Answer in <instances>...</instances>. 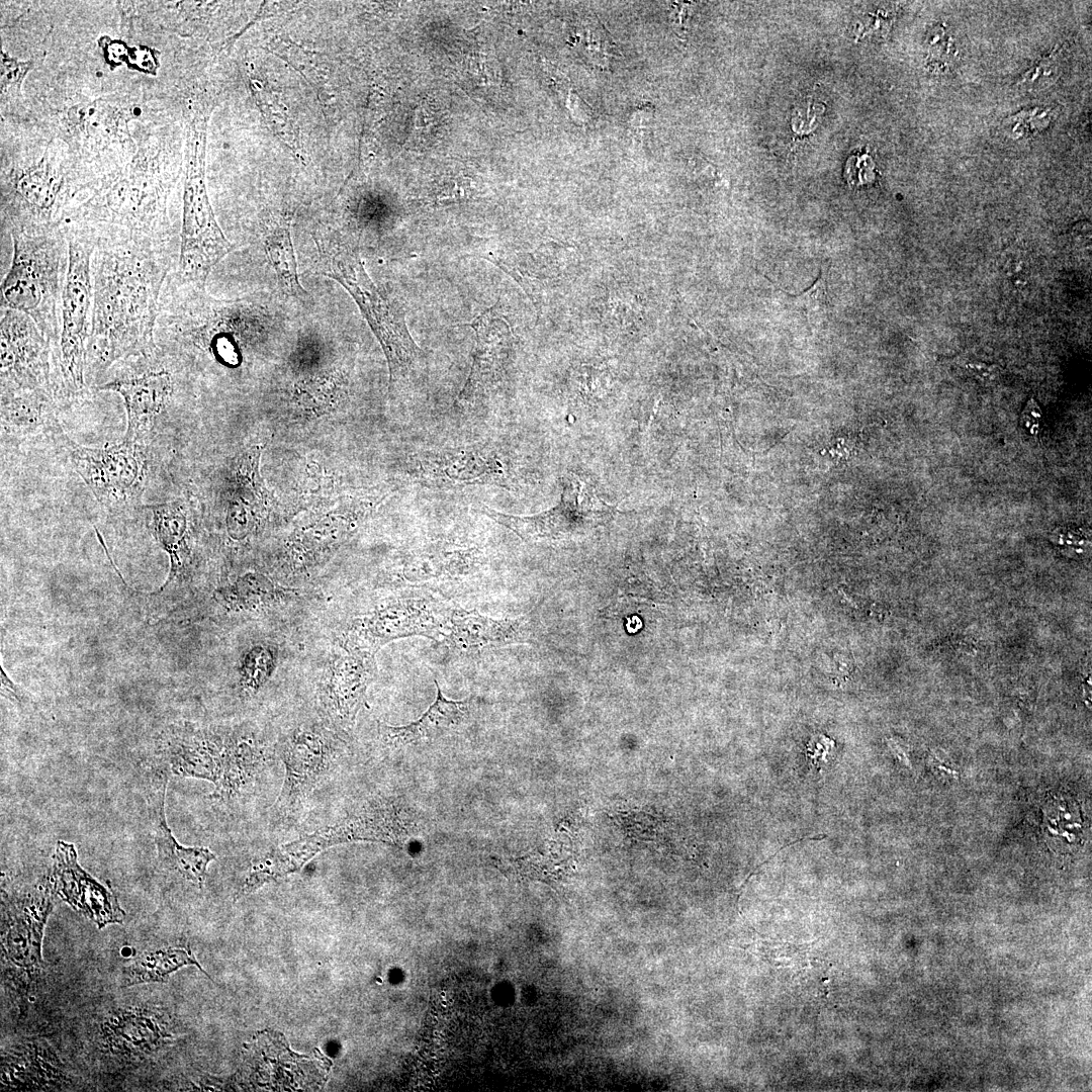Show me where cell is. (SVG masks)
I'll list each match as a JSON object with an SVG mask.
<instances>
[{
    "mask_svg": "<svg viewBox=\"0 0 1092 1092\" xmlns=\"http://www.w3.org/2000/svg\"><path fill=\"white\" fill-rule=\"evenodd\" d=\"M174 252L131 243L96 246L86 368L91 390L114 364L155 346L161 294Z\"/></svg>",
    "mask_w": 1092,
    "mask_h": 1092,
    "instance_id": "1",
    "label": "cell"
},
{
    "mask_svg": "<svg viewBox=\"0 0 1092 1092\" xmlns=\"http://www.w3.org/2000/svg\"><path fill=\"white\" fill-rule=\"evenodd\" d=\"M163 766L173 775L211 782L209 798L231 801L253 787L269 752L249 727L173 726L161 738Z\"/></svg>",
    "mask_w": 1092,
    "mask_h": 1092,
    "instance_id": "2",
    "label": "cell"
},
{
    "mask_svg": "<svg viewBox=\"0 0 1092 1092\" xmlns=\"http://www.w3.org/2000/svg\"><path fill=\"white\" fill-rule=\"evenodd\" d=\"M11 265L1 282L0 308L28 315L58 347L61 305L69 263L64 228L16 230Z\"/></svg>",
    "mask_w": 1092,
    "mask_h": 1092,
    "instance_id": "3",
    "label": "cell"
},
{
    "mask_svg": "<svg viewBox=\"0 0 1092 1092\" xmlns=\"http://www.w3.org/2000/svg\"><path fill=\"white\" fill-rule=\"evenodd\" d=\"M317 246L318 272L340 283L356 301L384 352L389 390L395 389L415 369L421 355L403 309L375 285L355 247L331 241Z\"/></svg>",
    "mask_w": 1092,
    "mask_h": 1092,
    "instance_id": "4",
    "label": "cell"
},
{
    "mask_svg": "<svg viewBox=\"0 0 1092 1092\" xmlns=\"http://www.w3.org/2000/svg\"><path fill=\"white\" fill-rule=\"evenodd\" d=\"M69 244V263L61 305V332L53 352L54 392L59 404L85 399L90 391L86 380L87 348L93 309L91 261L95 244L83 235L64 228Z\"/></svg>",
    "mask_w": 1092,
    "mask_h": 1092,
    "instance_id": "5",
    "label": "cell"
},
{
    "mask_svg": "<svg viewBox=\"0 0 1092 1092\" xmlns=\"http://www.w3.org/2000/svg\"><path fill=\"white\" fill-rule=\"evenodd\" d=\"M56 442L97 502L112 513L140 505L150 475V452L142 441L122 440L103 448L76 444L62 431Z\"/></svg>",
    "mask_w": 1092,
    "mask_h": 1092,
    "instance_id": "6",
    "label": "cell"
},
{
    "mask_svg": "<svg viewBox=\"0 0 1092 1092\" xmlns=\"http://www.w3.org/2000/svg\"><path fill=\"white\" fill-rule=\"evenodd\" d=\"M176 350L156 338L150 350L114 364L111 378L95 391H113L123 399L127 415L124 440L143 441L154 421L168 407L176 392Z\"/></svg>",
    "mask_w": 1092,
    "mask_h": 1092,
    "instance_id": "7",
    "label": "cell"
},
{
    "mask_svg": "<svg viewBox=\"0 0 1092 1092\" xmlns=\"http://www.w3.org/2000/svg\"><path fill=\"white\" fill-rule=\"evenodd\" d=\"M406 467L412 480L433 489L477 485L510 488L512 483L508 457L502 446L491 441L422 449L408 457Z\"/></svg>",
    "mask_w": 1092,
    "mask_h": 1092,
    "instance_id": "8",
    "label": "cell"
},
{
    "mask_svg": "<svg viewBox=\"0 0 1092 1092\" xmlns=\"http://www.w3.org/2000/svg\"><path fill=\"white\" fill-rule=\"evenodd\" d=\"M340 740L330 729L302 724L284 734L274 751L284 764L282 789L274 806L280 822L295 821L339 753Z\"/></svg>",
    "mask_w": 1092,
    "mask_h": 1092,
    "instance_id": "9",
    "label": "cell"
},
{
    "mask_svg": "<svg viewBox=\"0 0 1092 1092\" xmlns=\"http://www.w3.org/2000/svg\"><path fill=\"white\" fill-rule=\"evenodd\" d=\"M475 510L531 542L558 541L585 533L611 521L617 512L573 476L565 479L559 503L547 511L518 516L483 504Z\"/></svg>",
    "mask_w": 1092,
    "mask_h": 1092,
    "instance_id": "10",
    "label": "cell"
},
{
    "mask_svg": "<svg viewBox=\"0 0 1092 1092\" xmlns=\"http://www.w3.org/2000/svg\"><path fill=\"white\" fill-rule=\"evenodd\" d=\"M183 223L178 268L182 283L204 288L214 266L234 249L219 229L204 183L200 159L190 163L184 187Z\"/></svg>",
    "mask_w": 1092,
    "mask_h": 1092,
    "instance_id": "11",
    "label": "cell"
},
{
    "mask_svg": "<svg viewBox=\"0 0 1092 1092\" xmlns=\"http://www.w3.org/2000/svg\"><path fill=\"white\" fill-rule=\"evenodd\" d=\"M450 614L429 598L407 596L389 599L353 619L342 641L376 654L382 646L396 639L412 636L443 639Z\"/></svg>",
    "mask_w": 1092,
    "mask_h": 1092,
    "instance_id": "12",
    "label": "cell"
},
{
    "mask_svg": "<svg viewBox=\"0 0 1092 1092\" xmlns=\"http://www.w3.org/2000/svg\"><path fill=\"white\" fill-rule=\"evenodd\" d=\"M0 311L1 392L42 390L55 396L52 343L25 313Z\"/></svg>",
    "mask_w": 1092,
    "mask_h": 1092,
    "instance_id": "13",
    "label": "cell"
},
{
    "mask_svg": "<svg viewBox=\"0 0 1092 1092\" xmlns=\"http://www.w3.org/2000/svg\"><path fill=\"white\" fill-rule=\"evenodd\" d=\"M56 896L51 880L11 894H2V962L28 978L37 975L42 968L43 930Z\"/></svg>",
    "mask_w": 1092,
    "mask_h": 1092,
    "instance_id": "14",
    "label": "cell"
},
{
    "mask_svg": "<svg viewBox=\"0 0 1092 1092\" xmlns=\"http://www.w3.org/2000/svg\"><path fill=\"white\" fill-rule=\"evenodd\" d=\"M375 673L374 653L339 643L317 688L321 708L333 727L343 731L353 727Z\"/></svg>",
    "mask_w": 1092,
    "mask_h": 1092,
    "instance_id": "15",
    "label": "cell"
},
{
    "mask_svg": "<svg viewBox=\"0 0 1092 1092\" xmlns=\"http://www.w3.org/2000/svg\"><path fill=\"white\" fill-rule=\"evenodd\" d=\"M52 884L57 896L101 929L121 924L125 912L110 886H104L81 868L73 843L59 840L54 853Z\"/></svg>",
    "mask_w": 1092,
    "mask_h": 1092,
    "instance_id": "16",
    "label": "cell"
},
{
    "mask_svg": "<svg viewBox=\"0 0 1092 1092\" xmlns=\"http://www.w3.org/2000/svg\"><path fill=\"white\" fill-rule=\"evenodd\" d=\"M467 325L475 332L476 344L469 374L456 400L465 407L484 399L500 382L513 338L506 318L495 306Z\"/></svg>",
    "mask_w": 1092,
    "mask_h": 1092,
    "instance_id": "17",
    "label": "cell"
},
{
    "mask_svg": "<svg viewBox=\"0 0 1092 1092\" xmlns=\"http://www.w3.org/2000/svg\"><path fill=\"white\" fill-rule=\"evenodd\" d=\"M167 784L168 770H165L163 765L150 771L146 796L158 861L164 869L177 872L184 879L202 888L207 867L215 855L207 847H188L176 840L165 815Z\"/></svg>",
    "mask_w": 1092,
    "mask_h": 1092,
    "instance_id": "18",
    "label": "cell"
},
{
    "mask_svg": "<svg viewBox=\"0 0 1092 1092\" xmlns=\"http://www.w3.org/2000/svg\"><path fill=\"white\" fill-rule=\"evenodd\" d=\"M443 640L463 653L529 643L534 640L533 620L529 616L494 619L458 608L451 611Z\"/></svg>",
    "mask_w": 1092,
    "mask_h": 1092,
    "instance_id": "19",
    "label": "cell"
},
{
    "mask_svg": "<svg viewBox=\"0 0 1092 1092\" xmlns=\"http://www.w3.org/2000/svg\"><path fill=\"white\" fill-rule=\"evenodd\" d=\"M108 1052L127 1058L146 1057L165 1046L172 1035L159 1010L144 1006L113 1009L100 1025Z\"/></svg>",
    "mask_w": 1092,
    "mask_h": 1092,
    "instance_id": "20",
    "label": "cell"
},
{
    "mask_svg": "<svg viewBox=\"0 0 1092 1092\" xmlns=\"http://www.w3.org/2000/svg\"><path fill=\"white\" fill-rule=\"evenodd\" d=\"M481 564L482 556L477 548L439 542L408 554L398 576L407 584L446 581L467 576Z\"/></svg>",
    "mask_w": 1092,
    "mask_h": 1092,
    "instance_id": "21",
    "label": "cell"
},
{
    "mask_svg": "<svg viewBox=\"0 0 1092 1092\" xmlns=\"http://www.w3.org/2000/svg\"><path fill=\"white\" fill-rule=\"evenodd\" d=\"M58 405L55 396L42 390L1 392L2 437L49 434L56 439L63 431L57 419Z\"/></svg>",
    "mask_w": 1092,
    "mask_h": 1092,
    "instance_id": "22",
    "label": "cell"
},
{
    "mask_svg": "<svg viewBox=\"0 0 1092 1092\" xmlns=\"http://www.w3.org/2000/svg\"><path fill=\"white\" fill-rule=\"evenodd\" d=\"M1 1082L13 1090H44L65 1079L56 1055L43 1043L19 1044L2 1060Z\"/></svg>",
    "mask_w": 1092,
    "mask_h": 1092,
    "instance_id": "23",
    "label": "cell"
},
{
    "mask_svg": "<svg viewBox=\"0 0 1092 1092\" xmlns=\"http://www.w3.org/2000/svg\"><path fill=\"white\" fill-rule=\"evenodd\" d=\"M435 686L436 699L418 720L401 726H379L380 736L386 744L400 746L435 739L455 730L468 718L471 700H448L436 679Z\"/></svg>",
    "mask_w": 1092,
    "mask_h": 1092,
    "instance_id": "24",
    "label": "cell"
},
{
    "mask_svg": "<svg viewBox=\"0 0 1092 1092\" xmlns=\"http://www.w3.org/2000/svg\"><path fill=\"white\" fill-rule=\"evenodd\" d=\"M296 597L290 589L259 572H247L231 584L216 590V600L228 610L241 615H259L272 611Z\"/></svg>",
    "mask_w": 1092,
    "mask_h": 1092,
    "instance_id": "25",
    "label": "cell"
},
{
    "mask_svg": "<svg viewBox=\"0 0 1092 1092\" xmlns=\"http://www.w3.org/2000/svg\"><path fill=\"white\" fill-rule=\"evenodd\" d=\"M194 965L206 976L188 943L168 945L143 952L124 968L121 987L144 983H165L170 975L184 966ZM209 977V976H208Z\"/></svg>",
    "mask_w": 1092,
    "mask_h": 1092,
    "instance_id": "26",
    "label": "cell"
},
{
    "mask_svg": "<svg viewBox=\"0 0 1092 1092\" xmlns=\"http://www.w3.org/2000/svg\"><path fill=\"white\" fill-rule=\"evenodd\" d=\"M146 509L152 512L153 527L157 540L170 555V581L184 569L187 533L186 514L183 507L176 502L147 506Z\"/></svg>",
    "mask_w": 1092,
    "mask_h": 1092,
    "instance_id": "27",
    "label": "cell"
},
{
    "mask_svg": "<svg viewBox=\"0 0 1092 1092\" xmlns=\"http://www.w3.org/2000/svg\"><path fill=\"white\" fill-rule=\"evenodd\" d=\"M265 249L281 289L289 296L300 300L305 299L307 294L298 279L288 228L283 226L273 231L266 239Z\"/></svg>",
    "mask_w": 1092,
    "mask_h": 1092,
    "instance_id": "28",
    "label": "cell"
},
{
    "mask_svg": "<svg viewBox=\"0 0 1092 1092\" xmlns=\"http://www.w3.org/2000/svg\"><path fill=\"white\" fill-rule=\"evenodd\" d=\"M278 648L270 642H257L247 647L239 661V678L242 691L256 695L272 677L278 664Z\"/></svg>",
    "mask_w": 1092,
    "mask_h": 1092,
    "instance_id": "29",
    "label": "cell"
},
{
    "mask_svg": "<svg viewBox=\"0 0 1092 1092\" xmlns=\"http://www.w3.org/2000/svg\"><path fill=\"white\" fill-rule=\"evenodd\" d=\"M583 43L589 60L602 68L608 67L610 59L620 56L608 31L597 20L589 19L584 25Z\"/></svg>",
    "mask_w": 1092,
    "mask_h": 1092,
    "instance_id": "30",
    "label": "cell"
},
{
    "mask_svg": "<svg viewBox=\"0 0 1092 1092\" xmlns=\"http://www.w3.org/2000/svg\"><path fill=\"white\" fill-rule=\"evenodd\" d=\"M33 68L32 61H19L10 57L6 52H1V92H19L22 81Z\"/></svg>",
    "mask_w": 1092,
    "mask_h": 1092,
    "instance_id": "31",
    "label": "cell"
},
{
    "mask_svg": "<svg viewBox=\"0 0 1092 1092\" xmlns=\"http://www.w3.org/2000/svg\"><path fill=\"white\" fill-rule=\"evenodd\" d=\"M929 53L932 62L946 65L953 57V44L943 24H938L932 29L929 42Z\"/></svg>",
    "mask_w": 1092,
    "mask_h": 1092,
    "instance_id": "32",
    "label": "cell"
},
{
    "mask_svg": "<svg viewBox=\"0 0 1092 1092\" xmlns=\"http://www.w3.org/2000/svg\"><path fill=\"white\" fill-rule=\"evenodd\" d=\"M845 178L850 186H861L873 181L875 173L872 160L867 156L859 159H849L846 165Z\"/></svg>",
    "mask_w": 1092,
    "mask_h": 1092,
    "instance_id": "33",
    "label": "cell"
},
{
    "mask_svg": "<svg viewBox=\"0 0 1092 1092\" xmlns=\"http://www.w3.org/2000/svg\"><path fill=\"white\" fill-rule=\"evenodd\" d=\"M1059 53L1052 52L1049 56L1041 59L1035 66L1030 68L1020 79V85L1022 86H1034L1044 78H1049L1056 72L1058 66Z\"/></svg>",
    "mask_w": 1092,
    "mask_h": 1092,
    "instance_id": "34",
    "label": "cell"
},
{
    "mask_svg": "<svg viewBox=\"0 0 1092 1092\" xmlns=\"http://www.w3.org/2000/svg\"><path fill=\"white\" fill-rule=\"evenodd\" d=\"M468 69L471 76L484 83L494 82L496 78L492 63L485 56L471 59Z\"/></svg>",
    "mask_w": 1092,
    "mask_h": 1092,
    "instance_id": "35",
    "label": "cell"
},
{
    "mask_svg": "<svg viewBox=\"0 0 1092 1092\" xmlns=\"http://www.w3.org/2000/svg\"><path fill=\"white\" fill-rule=\"evenodd\" d=\"M968 371L978 380L982 382L992 383L1000 376V368L996 365H988L981 362H970L966 364Z\"/></svg>",
    "mask_w": 1092,
    "mask_h": 1092,
    "instance_id": "36",
    "label": "cell"
},
{
    "mask_svg": "<svg viewBox=\"0 0 1092 1092\" xmlns=\"http://www.w3.org/2000/svg\"><path fill=\"white\" fill-rule=\"evenodd\" d=\"M654 117V108L649 104L642 105L633 112L630 125L635 132L647 131Z\"/></svg>",
    "mask_w": 1092,
    "mask_h": 1092,
    "instance_id": "37",
    "label": "cell"
},
{
    "mask_svg": "<svg viewBox=\"0 0 1092 1092\" xmlns=\"http://www.w3.org/2000/svg\"><path fill=\"white\" fill-rule=\"evenodd\" d=\"M829 750L830 747L819 740L816 743H810L806 752L810 765L820 770L821 766L827 762Z\"/></svg>",
    "mask_w": 1092,
    "mask_h": 1092,
    "instance_id": "38",
    "label": "cell"
},
{
    "mask_svg": "<svg viewBox=\"0 0 1092 1092\" xmlns=\"http://www.w3.org/2000/svg\"><path fill=\"white\" fill-rule=\"evenodd\" d=\"M1 685H2V692L5 693L6 697L10 696L11 698L15 699L19 703H26L27 704V703L31 702V699L29 698V695L25 691L20 689L19 687L15 686L7 677V675L3 671V669H1Z\"/></svg>",
    "mask_w": 1092,
    "mask_h": 1092,
    "instance_id": "39",
    "label": "cell"
}]
</instances>
